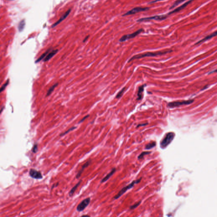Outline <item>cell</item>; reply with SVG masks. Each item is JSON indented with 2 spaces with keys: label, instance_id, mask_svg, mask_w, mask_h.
I'll return each instance as SVG.
<instances>
[{
  "label": "cell",
  "instance_id": "20",
  "mask_svg": "<svg viewBox=\"0 0 217 217\" xmlns=\"http://www.w3.org/2000/svg\"><path fill=\"white\" fill-rule=\"evenodd\" d=\"M58 85V83H56L55 84H54V85H53V86H52L49 89V90H48V91L47 93V94H46V97H47V96H50V95L52 94V93L53 92V91L54 90V89L56 88V87H57V85Z\"/></svg>",
  "mask_w": 217,
  "mask_h": 217
},
{
  "label": "cell",
  "instance_id": "9",
  "mask_svg": "<svg viewBox=\"0 0 217 217\" xmlns=\"http://www.w3.org/2000/svg\"><path fill=\"white\" fill-rule=\"evenodd\" d=\"M29 175L31 177L35 179H41L43 178V176L40 172L33 169H30L29 171Z\"/></svg>",
  "mask_w": 217,
  "mask_h": 217
},
{
  "label": "cell",
  "instance_id": "30",
  "mask_svg": "<svg viewBox=\"0 0 217 217\" xmlns=\"http://www.w3.org/2000/svg\"><path fill=\"white\" fill-rule=\"evenodd\" d=\"M148 123H143V124H139L138 125H137V127H140V126H145L146 125H147Z\"/></svg>",
  "mask_w": 217,
  "mask_h": 217
},
{
  "label": "cell",
  "instance_id": "26",
  "mask_svg": "<svg viewBox=\"0 0 217 217\" xmlns=\"http://www.w3.org/2000/svg\"><path fill=\"white\" fill-rule=\"evenodd\" d=\"M76 127H71V128L69 129L68 130H67V131H66L65 132H64V133L61 134H60V136H64V135H65V134H67L68 132H69L70 131H71L72 130H74V129H76Z\"/></svg>",
  "mask_w": 217,
  "mask_h": 217
},
{
  "label": "cell",
  "instance_id": "27",
  "mask_svg": "<svg viewBox=\"0 0 217 217\" xmlns=\"http://www.w3.org/2000/svg\"><path fill=\"white\" fill-rule=\"evenodd\" d=\"M141 201H139L138 202L136 203L135 204L133 205L132 206H131L130 207V209H131V210H133V209L136 208L138 206L140 205V204H141Z\"/></svg>",
  "mask_w": 217,
  "mask_h": 217
},
{
  "label": "cell",
  "instance_id": "23",
  "mask_svg": "<svg viewBox=\"0 0 217 217\" xmlns=\"http://www.w3.org/2000/svg\"><path fill=\"white\" fill-rule=\"evenodd\" d=\"M126 88V87H123V88L121 90H120V91L117 93V96H116V98H117V99H119L122 96H123V94L124 93V92L125 91Z\"/></svg>",
  "mask_w": 217,
  "mask_h": 217
},
{
  "label": "cell",
  "instance_id": "10",
  "mask_svg": "<svg viewBox=\"0 0 217 217\" xmlns=\"http://www.w3.org/2000/svg\"><path fill=\"white\" fill-rule=\"evenodd\" d=\"M193 0H189L188 1L186 2V3H184L183 4L181 5V6H180L179 7H177L176 9H174V10L172 11H170V12H169L167 14V15H169L173 14L176 13V12H178L180 11L181 10H182L183 9H184L185 7H186L190 3H191Z\"/></svg>",
  "mask_w": 217,
  "mask_h": 217
},
{
  "label": "cell",
  "instance_id": "19",
  "mask_svg": "<svg viewBox=\"0 0 217 217\" xmlns=\"http://www.w3.org/2000/svg\"><path fill=\"white\" fill-rule=\"evenodd\" d=\"M156 146V143L155 142H150L146 145L145 149L149 150V149H151L154 148V147H155Z\"/></svg>",
  "mask_w": 217,
  "mask_h": 217
},
{
  "label": "cell",
  "instance_id": "22",
  "mask_svg": "<svg viewBox=\"0 0 217 217\" xmlns=\"http://www.w3.org/2000/svg\"><path fill=\"white\" fill-rule=\"evenodd\" d=\"M25 25V22L24 20H22L20 22L18 25V29L20 32H21L24 28Z\"/></svg>",
  "mask_w": 217,
  "mask_h": 217
},
{
  "label": "cell",
  "instance_id": "24",
  "mask_svg": "<svg viewBox=\"0 0 217 217\" xmlns=\"http://www.w3.org/2000/svg\"><path fill=\"white\" fill-rule=\"evenodd\" d=\"M151 153V152H143L141 154H140L139 155L138 157V159L139 160L142 159H143V158L144 157V156H145L146 155H147V154H150Z\"/></svg>",
  "mask_w": 217,
  "mask_h": 217
},
{
  "label": "cell",
  "instance_id": "5",
  "mask_svg": "<svg viewBox=\"0 0 217 217\" xmlns=\"http://www.w3.org/2000/svg\"><path fill=\"white\" fill-rule=\"evenodd\" d=\"M167 15H155L150 17H143L137 20L138 22L147 21L150 20H163L167 18Z\"/></svg>",
  "mask_w": 217,
  "mask_h": 217
},
{
  "label": "cell",
  "instance_id": "11",
  "mask_svg": "<svg viewBox=\"0 0 217 217\" xmlns=\"http://www.w3.org/2000/svg\"><path fill=\"white\" fill-rule=\"evenodd\" d=\"M70 11H71V9H70L67 10V11H66L65 13H64V14H63L61 17H60V18L59 19V20H58L57 22H56V23H54V24L52 26V28H54V27L57 26V25L59 24V23H61V21H62L66 17H67V16L70 13Z\"/></svg>",
  "mask_w": 217,
  "mask_h": 217
},
{
  "label": "cell",
  "instance_id": "17",
  "mask_svg": "<svg viewBox=\"0 0 217 217\" xmlns=\"http://www.w3.org/2000/svg\"><path fill=\"white\" fill-rule=\"evenodd\" d=\"M51 51H52V49H51H51H48L47 51L46 52H45L44 54H42L41 56H40V57H39L38 59H37V60H36L35 62H36V63H38L39 62H40L41 60L43 59H44V58H45V57L48 54H49V53Z\"/></svg>",
  "mask_w": 217,
  "mask_h": 217
},
{
  "label": "cell",
  "instance_id": "21",
  "mask_svg": "<svg viewBox=\"0 0 217 217\" xmlns=\"http://www.w3.org/2000/svg\"><path fill=\"white\" fill-rule=\"evenodd\" d=\"M185 0H176V1L174 2L173 5L171 7H170V9H173V8H174L175 7H176V6L179 5V4L181 3H182L183 2H184V1H185Z\"/></svg>",
  "mask_w": 217,
  "mask_h": 217
},
{
  "label": "cell",
  "instance_id": "1",
  "mask_svg": "<svg viewBox=\"0 0 217 217\" xmlns=\"http://www.w3.org/2000/svg\"><path fill=\"white\" fill-rule=\"evenodd\" d=\"M172 52L171 50H166V51H159V52H148L146 53L140 54H137L131 57V58L129 60V62L132 61V60L137 59H140L146 57H152V56H156L160 55H163L164 54H166L167 53H170Z\"/></svg>",
  "mask_w": 217,
  "mask_h": 217
},
{
  "label": "cell",
  "instance_id": "2",
  "mask_svg": "<svg viewBox=\"0 0 217 217\" xmlns=\"http://www.w3.org/2000/svg\"><path fill=\"white\" fill-rule=\"evenodd\" d=\"M142 178H140L139 179H138L137 180L133 181L131 184H129L128 185L126 186L125 187H123L122 189L121 190H120L117 194L114 197V199H119L120 197H121L123 194H124L125 193H126V192L129 189L132 188V187L134 186V185L136 184H137L138 183H140V181H141Z\"/></svg>",
  "mask_w": 217,
  "mask_h": 217
},
{
  "label": "cell",
  "instance_id": "3",
  "mask_svg": "<svg viewBox=\"0 0 217 217\" xmlns=\"http://www.w3.org/2000/svg\"><path fill=\"white\" fill-rule=\"evenodd\" d=\"M175 134L173 132H169L166 134L164 138L163 139L160 143V147L162 149H164L170 144L174 138Z\"/></svg>",
  "mask_w": 217,
  "mask_h": 217
},
{
  "label": "cell",
  "instance_id": "14",
  "mask_svg": "<svg viewBox=\"0 0 217 217\" xmlns=\"http://www.w3.org/2000/svg\"><path fill=\"white\" fill-rule=\"evenodd\" d=\"M91 162V160H89V161H88L87 162H86L84 164V165L82 166V168L81 169V170H80V171L79 172V173H78L77 175H76V178L78 179V178H79L80 177V176L81 175V173H82L83 172L84 169L86 168V167H88V166L90 164Z\"/></svg>",
  "mask_w": 217,
  "mask_h": 217
},
{
  "label": "cell",
  "instance_id": "29",
  "mask_svg": "<svg viewBox=\"0 0 217 217\" xmlns=\"http://www.w3.org/2000/svg\"><path fill=\"white\" fill-rule=\"evenodd\" d=\"M89 117V115H87L85 116V117H83V118L82 119L80 120L79 122V123H81V122L84 121V120H85L86 118H87V117Z\"/></svg>",
  "mask_w": 217,
  "mask_h": 217
},
{
  "label": "cell",
  "instance_id": "25",
  "mask_svg": "<svg viewBox=\"0 0 217 217\" xmlns=\"http://www.w3.org/2000/svg\"><path fill=\"white\" fill-rule=\"evenodd\" d=\"M9 79H8L7 80V81H6V82H5V83H4L2 86L1 88H0V92H2L3 91V90H4L6 88V87H7V85L9 84Z\"/></svg>",
  "mask_w": 217,
  "mask_h": 217
},
{
  "label": "cell",
  "instance_id": "33",
  "mask_svg": "<svg viewBox=\"0 0 217 217\" xmlns=\"http://www.w3.org/2000/svg\"></svg>",
  "mask_w": 217,
  "mask_h": 217
},
{
  "label": "cell",
  "instance_id": "18",
  "mask_svg": "<svg viewBox=\"0 0 217 217\" xmlns=\"http://www.w3.org/2000/svg\"><path fill=\"white\" fill-rule=\"evenodd\" d=\"M81 182H82V180H80L79 181V182L77 183V184H76V185L74 187H73L71 190H70V191L69 193V196H73V195L74 194L75 191H76V190L77 189L78 187L79 186Z\"/></svg>",
  "mask_w": 217,
  "mask_h": 217
},
{
  "label": "cell",
  "instance_id": "12",
  "mask_svg": "<svg viewBox=\"0 0 217 217\" xmlns=\"http://www.w3.org/2000/svg\"><path fill=\"white\" fill-rule=\"evenodd\" d=\"M58 52V49L56 50H54L53 51H52L48 54L46 56L43 60V61L44 62L48 61L50 60V59H52V58L55 55V54L57 53V52Z\"/></svg>",
  "mask_w": 217,
  "mask_h": 217
},
{
  "label": "cell",
  "instance_id": "8",
  "mask_svg": "<svg viewBox=\"0 0 217 217\" xmlns=\"http://www.w3.org/2000/svg\"><path fill=\"white\" fill-rule=\"evenodd\" d=\"M90 201V198H87L83 200L77 206L76 210L78 212H81L84 210L88 205Z\"/></svg>",
  "mask_w": 217,
  "mask_h": 217
},
{
  "label": "cell",
  "instance_id": "7",
  "mask_svg": "<svg viewBox=\"0 0 217 217\" xmlns=\"http://www.w3.org/2000/svg\"><path fill=\"white\" fill-rule=\"evenodd\" d=\"M193 102V100H190L188 101L172 102L168 103L167 106L169 108H174V107H178L179 106L183 105H188L190 104Z\"/></svg>",
  "mask_w": 217,
  "mask_h": 217
},
{
  "label": "cell",
  "instance_id": "4",
  "mask_svg": "<svg viewBox=\"0 0 217 217\" xmlns=\"http://www.w3.org/2000/svg\"><path fill=\"white\" fill-rule=\"evenodd\" d=\"M144 31V29H139V30H137V31L134 32V33H131V34H126L124 35L123 36H122L120 40L119 41L120 42H123L126 41V40H129L131 39L134 38V37H136V36L138 35L139 34L142 33V32Z\"/></svg>",
  "mask_w": 217,
  "mask_h": 217
},
{
  "label": "cell",
  "instance_id": "31",
  "mask_svg": "<svg viewBox=\"0 0 217 217\" xmlns=\"http://www.w3.org/2000/svg\"><path fill=\"white\" fill-rule=\"evenodd\" d=\"M162 0H153L152 1L150 2L149 3H156V2H157L160 1H162Z\"/></svg>",
  "mask_w": 217,
  "mask_h": 217
},
{
  "label": "cell",
  "instance_id": "15",
  "mask_svg": "<svg viewBox=\"0 0 217 217\" xmlns=\"http://www.w3.org/2000/svg\"><path fill=\"white\" fill-rule=\"evenodd\" d=\"M217 36V31L212 33L211 34H210V35H209L208 36H207L204 38L202 39L201 40L199 41L198 42H197V43H196V44H198L199 43H203L204 42L206 41L207 40H208L209 39H210L212 38H213V37H214L215 36Z\"/></svg>",
  "mask_w": 217,
  "mask_h": 217
},
{
  "label": "cell",
  "instance_id": "13",
  "mask_svg": "<svg viewBox=\"0 0 217 217\" xmlns=\"http://www.w3.org/2000/svg\"><path fill=\"white\" fill-rule=\"evenodd\" d=\"M146 84H143L142 86H140L139 87L137 92V100H141L143 98V92L144 91V87L146 86Z\"/></svg>",
  "mask_w": 217,
  "mask_h": 217
},
{
  "label": "cell",
  "instance_id": "32",
  "mask_svg": "<svg viewBox=\"0 0 217 217\" xmlns=\"http://www.w3.org/2000/svg\"><path fill=\"white\" fill-rule=\"evenodd\" d=\"M89 37H90V36H89V35L87 36V37H85V38H84V40H83V42H84H84H86V41L87 40V39L89 38Z\"/></svg>",
  "mask_w": 217,
  "mask_h": 217
},
{
  "label": "cell",
  "instance_id": "6",
  "mask_svg": "<svg viewBox=\"0 0 217 217\" xmlns=\"http://www.w3.org/2000/svg\"><path fill=\"white\" fill-rule=\"evenodd\" d=\"M149 8L148 7H136L129 10L127 12L125 13L122 15V16H128L132 14H135L136 13H139L142 11H146L149 9Z\"/></svg>",
  "mask_w": 217,
  "mask_h": 217
},
{
  "label": "cell",
  "instance_id": "28",
  "mask_svg": "<svg viewBox=\"0 0 217 217\" xmlns=\"http://www.w3.org/2000/svg\"><path fill=\"white\" fill-rule=\"evenodd\" d=\"M37 151H38V145L37 143H35L32 149V152L34 153H36L37 152Z\"/></svg>",
  "mask_w": 217,
  "mask_h": 217
},
{
  "label": "cell",
  "instance_id": "16",
  "mask_svg": "<svg viewBox=\"0 0 217 217\" xmlns=\"http://www.w3.org/2000/svg\"><path fill=\"white\" fill-rule=\"evenodd\" d=\"M116 170L115 168H114L112 169V170H111V171L110 172V173H108V174H107V175L104 177V178H103L102 179L101 181V183H104L107 181V180H108V179L110 178V177H111V176L113 175V174H114V173L115 172Z\"/></svg>",
  "mask_w": 217,
  "mask_h": 217
}]
</instances>
